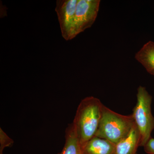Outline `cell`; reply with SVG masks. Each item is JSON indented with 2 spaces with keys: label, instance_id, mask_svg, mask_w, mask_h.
<instances>
[{
  "label": "cell",
  "instance_id": "cell-9",
  "mask_svg": "<svg viewBox=\"0 0 154 154\" xmlns=\"http://www.w3.org/2000/svg\"><path fill=\"white\" fill-rule=\"evenodd\" d=\"M65 139L64 146L60 154H82L81 145L72 123L67 128Z\"/></svg>",
  "mask_w": 154,
  "mask_h": 154
},
{
  "label": "cell",
  "instance_id": "cell-2",
  "mask_svg": "<svg viewBox=\"0 0 154 154\" xmlns=\"http://www.w3.org/2000/svg\"><path fill=\"white\" fill-rule=\"evenodd\" d=\"M135 124L132 114L122 115L104 105L95 136L116 144L129 134Z\"/></svg>",
  "mask_w": 154,
  "mask_h": 154
},
{
  "label": "cell",
  "instance_id": "cell-4",
  "mask_svg": "<svg viewBox=\"0 0 154 154\" xmlns=\"http://www.w3.org/2000/svg\"><path fill=\"white\" fill-rule=\"evenodd\" d=\"M100 4V0H78L75 15V37L94 24Z\"/></svg>",
  "mask_w": 154,
  "mask_h": 154
},
{
  "label": "cell",
  "instance_id": "cell-3",
  "mask_svg": "<svg viewBox=\"0 0 154 154\" xmlns=\"http://www.w3.org/2000/svg\"><path fill=\"white\" fill-rule=\"evenodd\" d=\"M137 101L132 115L140 136V146H144L151 138L154 129V117L152 113V96L145 87L137 89Z\"/></svg>",
  "mask_w": 154,
  "mask_h": 154
},
{
  "label": "cell",
  "instance_id": "cell-5",
  "mask_svg": "<svg viewBox=\"0 0 154 154\" xmlns=\"http://www.w3.org/2000/svg\"><path fill=\"white\" fill-rule=\"evenodd\" d=\"M78 0H57L55 11L62 36L66 41L75 38V15Z\"/></svg>",
  "mask_w": 154,
  "mask_h": 154
},
{
  "label": "cell",
  "instance_id": "cell-7",
  "mask_svg": "<svg viewBox=\"0 0 154 154\" xmlns=\"http://www.w3.org/2000/svg\"><path fill=\"white\" fill-rule=\"evenodd\" d=\"M140 141V134L135 124L129 134L116 144L115 154H136Z\"/></svg>",
  "mask_w": 154,
  "mask_h": 154
},
{
  "label": "cell",
  "instance_id": "cell-12",
  "mask_svg": "<svg viewBox=\"0 0 154 154\" xmlns=\"http://www.w3.org/2000/svg\"><path fill=\"white\" fill-rule=\"evenodd\" d=\"M0 154H3V152H0Z\"/></svg>",
  "mask_w": 154,
  "mask_h": 154
},
{
  "label": "cell",
  "instance_id": "cell-11",
  "mask_svg": "<svg viewBox=\"0 0 154 154\" xmlns=\"http://www.w3.org/2000/svg\"><path fill=\"white\" fill-rule=\"evenodd\" d=\"M146 153L149 154H154V138H151L144 146Z\"/></svg>",
  "mask_w": 154,
  "mask_h": 154
},
{
  "label": "cell",
  "instance_id": "cell-6",
  "mask_svg": "<svg viewBox=\"0 0 154 154\" xmlns=\"http://www.w3.org/2000/svg\"><path fill=\"white\" fill-rule=\"evenodd\" d=\"M115 144L94 137L81 146L82 154H115Z\"/></svg>",
  "mask_w": 154,
  "mask_h": 154
},
{
  "label": "cell",
  "instance_id": "cell-8",
  "mask_svg": "<svg viewBox=\"0 0 154 154\" xmlns=\"http://www.w3.org/2000/svg\"><path fill=\"white\" fill-rule=\"evenodd\" d=\"M149 73L154 76V42L149 41L144 45L135 56Z\"/></svg>",
  "mask_w": 154,
  "mask_h": 154
},
{
  "label": "cell",
  "instance_id": "cell-1",
  "mask_svg": "<svg viewBox=\"0 0 154 154\" xmlns=\"http://www.w3.org/2000/svg\"><path fill=\"white\" fill-rule=\"evenodd\" d=\"M103 106L100 100L94 96L86 97L80 102L72 124L81 146L95 136Z\"/></svg>",
  "mask_w": 154,
  "mask_h": 154
},
{
  "label": "cell",
  "instance_id": "cell-10",
  "mask_svg": "<svg viewBox=\"0 0 154 154\" xmlns=\"http://www.w3.org/2000/svg\"><path fill=\"white\" fill-rule=\"evenodd\" d=\"M14 141L1 128L0 129V152H3L5 148L12 146Z\"/></svg>",
  "mask_w": 154,
  "mask_h": 154
}]
</instances>
